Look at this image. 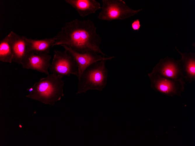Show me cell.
<instances>
[{"label":"cell","mask_w":195,"mask_h":146,"mask_svg":"<svg viewBox=\"0 0 195 146\" xmlns=\"http://www.w3.org/2000/svg\"><path fill=\"white\" fill-rule=\"evenodd\" d=\"M96 29L89 20L82 21L76 19L67 22L54 36L55 42L53 47L63 44L78 53L93 51L107 56L100 48L102 39L96 33Z\"/></svg>","instance_id":"obj_1"},{"label":"cell","mask_w":195,"mask_h":146,"mask_svg":"<svg viewBox=\"0 0 195 146\" xmlns=\"http://www.w3.org/2000/svg\"><path fill=\"white\" fill-rule=\"evenodd\" d=\"M64 76L52 73L41 79L31 88L26 97L46 104L53 105L64 96Z\"/></svg>","instance_id":"obj_2"},{"label":"cell","mask_w":195,"mask_h":146,"mask_svg":"<svg viewBox=\"0 0 195 146\" xmlns=\"http://www.w3.org/2000/svg\"><path fill=\"white\" fill-rule=\"evenodd\" d=\"M107 60L95 62L88 67L79 79L76 94L86 93L89 90L102 91L107 84L108 70L105 66Z\"/></svg>","instance_id":"obj_3"},{"label":"cell","mask_w":195,"mask_h":146,"mask_svg":"<svg viewBox=\"0 0 195 146\" xmlns=\"http://www.w3.org/2000/svg\"><path fill=\"white\" fill-rule=\"evenodd\" d=\"M102 10L98 18L102 20L111 21L123 20L137 14L142 9L134 10L122 0H102Z\"/></svg>","instance_id":"obj_4"},{"label":"cell","mask_w":195,"mask_h":146,"mask_svg":"<svg viewBox=\"0 0 195 146\" xmlns=\"http://www.w3.org/2000/svg\"><path fill=\"white\" fill-rule=\"evenodd\" d=\"M148 74L151 87L155 91L173 96H181L184 91L185 84L181 81L151 72Z\"/></svg>","instance_id":"obj_5"},{"label":"cell","mask_w":195,"mask_h":146,"mask_svg":"<svg viewBox=\"0 0 195 146\" xmlns=\"http://www.w3.org/2000/svg\"><path fill=\"white\" fill-rule=\"evenodd\" d=\"M55 54L49 69L52 73L64 76L71 74L78 78L79 72L76 63L74 58L67 53L54 50Z\"/></svg>","instance_id":"obj_6"},{"label":"cell","mask_w":195,"mask_h":146,"mask_svg":"<svg viewBox=\"0 0 195 146\" xmlns=\"http://www.w3.org/2000/svg\"><path fill=\"white\" fill-rule=\"evenodd\" d=\"M151 73L181 81L185 84L180 72L179 60L167 56L160 59Z\"/></svg>","instance_id":"obj_7"},{"label":"cell","mask_w":195,"mask_h":146,"mask_svg":"<svg viewBox=\"0 0 195 146\" xmlns=\"http://www.w3.org/2000/svg\"><path fill=\"white\" fill-rule=\"evenodd\" d=\"M69 55L72 56L75 60L78 68L79 78L84 71L89 66L96 62L103 60H111L114 58V56L105 57L101 54L99 55L93 51H88L82 53L77 52L67 46L62 44Z\"/></svg>","instance_id":"obj_8"},{"label":"cell","mask_w":195,"mask_h":146,"mask_svg":"<svg viewBox=\"0 0 195 146\" xmlns=\"http://www.w3.org/2000/svg\"><path fill=\"white\" fill-rule=\"evenodd\" d=\"M51 57L47 53H28L22 60L21 64L23 68L36 70L48 75H49L48 69L51 65Z\"/></svg>","instance_id":"obj_9"},{"label":"cell","mask_w":195,"mask_h":146,"mask_svg":"<svg viewBox=\"0 0 195 146\" xmlns=\"http://www.w3.org/2000/svg\"><path fill=\"white\" fill-rule=\"evenodd\" d=\"M8 41L13 54L12 62L21 64L27 54V38L20 36L13 31L8 35Z\"/></svg>","instance_id":"obj_10"},{"label":"cell","mask_w":195,"mask_h":146,"mask_svg":"<svg viewBox=\"0 0 195 146\" xmlns=\"http://www.w3.org/2000/svg\"><path fill=\"white\" fill-rule=\"evenodd\" d=\"M176 50L181 54L179 60L180 72L185 82L189 83L195 81V54L191 52L184 53L180 52L175 47Z\"/></svg>","instance_id":"obj_11"},{"label":"cell","mask_w":195,"mask_h":146,"mask_svg":"<svg viewBox=\"0 0 195 146\" xmlns=\"http://www.w3.org/2000/svg\"><path fill=\"white\" fill-rule=\"evenodd\" d=\"M55 37L42 39H33L27 38V54L32 53L36 54L49 53L50 49L55 42Z\"/></svg>","instance_id":"obj_12"},{"label":"cell","mask_w":195,"mask_h":146,"mask_svg":"<svg viewBox=\"0 0 195 146\" xmlns=\"http://www.w3.org/2000/svg\"><path fill=\"white\" fill-rule=\"evenodd\" d=\"M78 12L81 17L85 16L101 8L100 3L95 0H65Z\"/></svg>","instance_id":"obj_13"},{"label":"cell","mask_w":195,"mask_h":146,"mask_svg":"<svg viewBox=\"0 0 195 146\" xmlns=\"http://www.w3.org/2000/svg\"><path fill=\"white\" fill-rule=\"evenodd\" d=\"M13 54L7 35L0 41V61L4 62H12Z\"/></svg>","instance_id":"obj_14"},{"label":"cell","mask_w":195,"mask_h":146,"mask_svg":"<svg viewBox=\"0 0 195 146\" xmlns=\"http://www.w3.org/2000/svg\"><path fill=\"white\" fill-rule=\"evenodd\" d=\"M131 26L134 30L138 31L140 27L139 20L136 19L134 20L132 23Z\"/></svg>","instance_id":"obj_15"}]
</instances>
